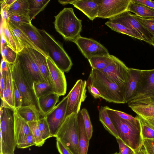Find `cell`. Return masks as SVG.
<instances>
[{"label": "cell", "instance_id": "cell-6", "mask_svg": "<svg viewBox=\"0 0 154 154\" xmlns=\"http://www.w3.org/2000/svg\"><path fill=\"white\" fill-rule=\"evenodd\" d=\"M78 114L73 113L66 117L54 136L72 154H79Z\"/></svg>", "mask_w": 154, "mask_h": 154}, {"label": "cell", "instance_id": "cell-31", "mask_svg": "<svg viewBox=\"0 0 154 154\" xmlns=\"http://www.w3.org/2000/svg\"><path fill=\"white\" fill-rule=\"evenodd\" d=\"M8 13L29 17L28 0H16L9 8Z\"/></svg>", "mask_w": 154, "mask_h": 154}, {"label": "cell", "instance_id": "cell-9", "mask_svg": "<svg viewBox=\"0 0 154 154\" xmlns=\"http://www.w3.org/2000/svg\"><path fill=\"white\" fill-rule=\"evenodd\" d=\"M130 101L154 103V69L142 70V76L137 94Z\"/></svg>", "mask_w": 154, "mask_h": 154}, {"label": "cell", "instance_id": "cell-49", "mask_svg": "<svg viewBox=\"0 0 154 154\" xmlns=\"http://www.w3.org/2000/svg\"><path fill=\"white\" fill-rule=\"evenodd\" d=\"M87 87L88 92L95 99H100L102 96L98 90L91 84L87 83Z\"/></svg>", "mask_w": 154, "mask_h": 154}, {"label": "cell", "instance_id": "cell-45", "mask_svg": "<svg viewBox=\"0 0 154 154\" xmlns=\"http://www.w3.org/2000/svg\"><path fill=\"white\" fill-rule=\"evenodd\" d=\"M9 20L18 23H31L29 18L23 16L8 13Z\"/></svg>", "mask_w": 154, "mask_h": 154}, {"label": "cell", "instance_id": "cell-38", "mask_svg": "<svg viewBox=\"0 0 154 154\" xmlns=\"http://www.w3.org/2000/svg\"><path fill=\"white\" fill-rule=\"evenodd\" d=\"M37 125L42 137L44 140L52 137L49 127L45 117L40 119L37 121Z\"/></svg>", "mask_w": 154, "mask_h": 154}, {"label": "cell", "instance_id": "cell-54", "mask_svg": "<svg viewBox=\"0 0 154 154\" xmlns=\"http://www.w3.org/2000/svg\"><path fill=\"white\" fill-rule=\"evenodd\" d=\"M7 45L3 32H2L1 34V50L5 46Z\"/></svg>", "mask_w": 154, "mask_h": 154}, {"label": "cell", "instance_id": "cell-47", "mask_svg": "<svg viewBox=\"0 0 154 154\" xmlns=\"http://www.w3.org/2000/svg\"><path fill=\"white\" fill-rule=\"evenodd\" d=\"M119 144L120 154H135V151L125 144L120 138H116Z\"/></svg>", "mask_w": 154, "mask_h": 154}, {"label": "cell", "instance_id": "cell-18", "mask_svg": "<svg viewBox=\"0 0 154 154\" xmlns=\"http://www.w3.org/2000/svg\"><path fill=\"white\" fill-rule=\"evenodd\" d=\"M128 103L142 120L154 129V103L130 101Z\"/></svg>", "mask_w": 154, "mask_h": 154}, {"label": "cell", "instance_id": "cell-40", "mask_svg": "<svg viewBox=\"0 0 154 154\" xmlns=\"http://www.w3.org/2000/svg\"><path fill=\"white\" fill-rule=\"evenodd\" d=\"M8 63H3L1 65L0 71V95L1 99L3 98V94L5 88L7 74L8 69Z\"/></svg>", "mask_w": 154, "mask_h": 154}, {"label": "cell", "instance_id": "cell-44", "mask_svg": "<svg viewBox=\"0 0 154 154\" xmlns=\"http://www.w3.org/2000/svg\"><path fill=\"white\" fill-rule=\"evenodd\" d=\"M35 138L32 134L28 135L21 141L18 144L17 147L18 148L24 149L32 146H35Z\"/></svg>", "mask_w": 154, "mask_h": 154}, {"label": "cell", "instance_id": "cell-23", "mask_svg": "<svg viewBox=\"0 0 154 154\" xmlns=\"http://www.w3.org/2000/svg\"><path fill=\"white\" fill-rule=\"evenodd\" d=\"M27 48L37 64L45 81L51 84L46 57L36 50L31 48Z\"/></svg>", "mask_w": 154, "mask_h": 154}, {"label": "cell", "instance_id": "cell-27", "mask_svg": "<svg viewBox=\"0 0 154 154\" xmlns=\"http://www.w3.org/2000/svg\"><path fill=\"white\" fill-rule=\"evenodd\" d=\"M127 11L135 15L146 18H154V9L134 2L131 0Z\"/></svg>", "mask_w": 154, "mask_h": 154}, {"label": "cell", "instance_id": "cell-43", "mask_svg": "<svg viewBox=\"0 0 154 154\" xmlns=\"http://www.w3.org/2000/svg\"><path fill=\"white\" fill-rule=\"evenodd\" d=\"M14 97L15 109L22 106L23 103V96L13 80Z\"/></svg>", "mask_w": 154, "mask_h": 154}, {"label": "cell", "instance_id": "cell-57", "mask_svg": "<svg viewBox=\"0 0 154 154\" xmlns=\"http://www.w3.org/2000/svg\"><path fill=\"white\" fill-rule=\"evenodd\" d=\"M120 154L119 153H118V152H116L114 154Z\"/></svg>", "mask_w": 154, "mask_h": 154}, {"label": "cell", "instance_id": "cell-37", "mask_svg": "<svg viewBox=\"0 0 154 154\" xmlns=\"http://www.w3.org/2000/svg\"><path fill=\"white\" fill-rule=\"evenodd\" d=\"M8 22H3L2 30L7 45L17 53L16 44L14 38L8 28L7 25Z\"/></svg>", "mask_w": 154, "mask_h": 154}, {"label": "cell", "instance_id": "cell-12", "mask_svg": "<svg viewBox=\"0 0 154 154\" xmlns=\"http://www.w3.org/2000/svg\"><path fill=\"white\" fill-rule=\"evenodd\" d=\"M129 69L122 61L116 57L110 65L100 71L124 91Z\"/></svg>", "mask_w": 154, "mask_h": 154}, {"label": "cell", "instance_id": "cell-55", "mask_svg": "<svg viewBox=\"0 0 154 154\" xmlns=\"http://www.w3.org/2000/svg\"><path fill=\"white\" fill-rule=\"evenodd\" d=\"M73 0H58L59 3L63 5H65L68 4H71L73 1Z\"/></svg>", "mask_w": 154, "mask_h": 154}, {"label": "cell", "instance_id": "cell-34", "mask_svg": "<svg viewBox=\"0 0 154 154\" xmlns=\"http://www.w3.org/2000/svg\"><path fill=\"white\" fill-rule=\"evenodd\" d=\"M33 89L38 99L42 96L54 93L51 85L45 81L34 82Z\"/></svg>", "mask_w": 154, "mask_h": 154}, {"label": "cell", "instance_id": "cell-32", "mask_svg": "<svg viewBox=\"0 0 154 154\" xmlns=\"http://www.w3.org/2000/svg\"><path fill=\"white\" fill-rule=\"evenodd\" d=\"M99 112V120L105 128L116 138H119L117 132L104 106H101Z\"/></svg>", "mask_w": 154, "mask_h": 154}, {"label": "cell", "instance_id": "cell-53", "mask_svg": "<svg viewBox=\"0 0 154 154\" xmlns=\"http://www.w3.org/2000/svg\"><path fill=\"white\" fill-rule=\"evenodd\" d=\"M16 0H1L0 1L1 7L6 5H12Z\"/></svg>", "mask_w": 154, "mask_h": 154}, {"label": "cell", "instance_id": "cell-51", "mask_svg": "<svg viewBox=\"0 0 154 154\" xmlns=\"http://www.w3.org/2000/svg\"><path fill=\"white\" fill-rule=\"evenodd\" d=\"M11 5H6L1 7V14L3 22H8L9 21L8 11Z\"/></svg>", "mask_w": 154, "mask_h": 154}, {"label": "cell", "instance_id": "cell-33", "mask_svg": "<svg viewBox=\"0 0 154 154\" xmlns=\"http://www.w3.org/2000/svg\"><path fill=\"white\" fill-rule=\"evenodd\" d=\"M29 3V17L30 21L48 5L50 0H28Z\"/></svg>", "mask_w": 154, "mask_h": 154}, {"label": "cell", "instance_id": "cell-25", "mask_svg": "<svg viewBox=\"0 0 154 154\" xmlns=\"http://www.w3.org/2000/svg\"><path fill=\"white\" fill-rule=\"evenodd\" d=\"M11 64L8 63L6 85L3 94V100L10 106L15 108L14 97L13 79Z\"/></svg>", "mask_w": 154, "mask_h": 154}, {"label": "cell", "instance_id": "cell-59", "mask_svg": "<svg viewBox=\"0 0 154 154\" xmlns=\"http://www.w3.org/2000/svg\"><path fill=\"white\" fill-rule=\"evenodd\" d=\"M144 154H146L145 152H144Z\"/></svg>", "mask_w": 154, "mask_h": 154}, {"label": "cell", "instance_id": "cell-24", "mask_svg": "<svg viewBox=\"0 0 154 154\" xmlns=\"http://www.w3.org/2000/svg\"><path fill=\"white\" fill-rule=\"evenodd\" d=\"M59 96L53 93L42 96L38 99L40 113L42 117L51 111L58 102Z\"/></svg>", "mask_w": 154, "mask_h": 154}, {"label": "cell", "instance_id": "cell-20", "mask_svg": "<svg viewBox=\"0 0 154 154\" xmlns=\"http://www.w3.org/2000/svg\"><path fill=\"white\" fill-rule=\"evenodd\" d=\"M7 25L16 43L17 53L24 48L33 49L39 52L28 36L19 28L9 20Z\"/></svg>", "mask_w": 154, "mask_h": 154}, {"label": "cell", "instance_id": "cell-39", "mask_svg": "<svg viewBox=\"0 0 154 154\" xmlns=\"http://www.w3.org/2000/svg\"><path fill=\"white\" fill-rule=\"evenodd\" d=\"M80 112L83 117L84 126L88 138L90 140L92 135L93 129L89 113L85 108L82 109Z\"/></svg>", "mask_w": 154, "mask_h": 154}, {"label": "cell", "instance_id": "cell-42", "mask_svg": "<svg viewBox=\"0 0 154 154\" xmlns=\"http://www.w3.org/2000/svg\"><path fill=\"white\" fill-rule=\"evenodd\" d=\"M143 139H154V129L140 119Z\"/></svg>", "mask_w": 154, "mask_h": 154}, {"label": "cell", "instance_id": "cell-17", "mask_svg": "<svg viewBox=\"0 0 154 154\" xmlns=\"http://www.w3.org/2000/svg\"><path fill=\"white\" fill-rule=\"evenodd\" d=\"M11 22L19 28L28 36L40 53L46 57H49V53L46 44L39 29L33 26L32 23H18Z\"/></svg>", "mask_w": 154, "mask_h": 154}, {"label": "cell", "instance_id": "cell-3", "mask_svg": "<svg viewBox=\"0 0 154 154\" xmlns=\"http://www.w3.org/2000/svg\"><path fill=\"white\" fill-rule=\"evenodd\" d=\"M86 82L95 87L106 101L125 103L124 90L100 70L91 69Z\"/></svg>", "mask_w": 154, "mask_h": 154}, {"label": "cell", "instance_id": "cell-1", "mask_svg": "<svg viewBox=\"0 0 154 154\" xmlns=\"http://www.w3.org/2000/svg\"><path fill=\"white\" fill-rule=\"evenodd\" d=\"M104 107L117 132L119 138L135 152L140 149L143 142L140 118L137 116L136 120H126L116 115L109 107Z\"/></svg>", "mask_w": 154, "mask_h": 154}, {"label": "cell", "instance_id": "cell-58", "mask_svg": "<svg viewBox=\"0 0 154 154\" xmlns=\"http://www.w3.org/2000/svg\"><path fill=\"white\" fill-rule=\"evenodd\" d=\"M150 18L154 20V18Z\"/></svg>", "mask_w": 154, "mask_h": 154}, {"label": "cell", "instance_id": "cell-52", "mask_svg": "<svg viewBox=\"0 0 154 154\" xmlns=\"http://www.w3.org/2000/svg\"><path fill=\"white\" fill-rule=\"evenodd\" d=\"M133 2L154 9L153 1L150 0H131Z\"/></svg>", "mask_w": 154, "mask_h": 154}, {"label": "cell", "instance_id": "cell-35", "mask_svg": "<svg viewBox=\"0 0 154 154\" xmlns=\"http://www.w3.org/2000/svg\"><path fill=\"white\" fill-rule=\"evenodd\" d=\"M37 121L27 122L35 138L36 143L35 146L40 147L44 144L45 141L42 137L38 126Z\"/></svg>", "mask_w": 154, "mask_h": 154}, {"label": "cell", "instance_id": "cell-8", "mask_svg": "<svg viewBox=\"0 0 154 154\" xmlns=\"http://www.w3.org/2000/svg\"><path fill=\"white\" fill-rule=\"evenodd\" d=\"M86 81L79 79L76 81L68 94L66 117L73 113L78 114L82 102L87 97Z\"/></svg>", "mask_w": 154, "mask_h": 154}, {"label": "cell", "instance_id": "cell-28", "mask_svg": "<svg viewBox=\"0 0 154 154\" xmlns=\"http://www.w3.org/2000/svg\"><path fill=\"white\" fill-rule=\"evenodd\" d=\"M15 109L18 114L27 122L37 121L43 118L35 108L30 106H21Z\"/></svg>", "mask_w": 154, "mask_h": 154}, {"label": "cell", "instance_id": "cell-2", "mask_svg": "<svg viewBox=\"0 0 154 154\" xmlns=\"http://www.w3.org/2000/svg\"><path fill=\"white\" fill-rule=\"evenodd\" d=\"M1 100L0 109V154H14L17 145L14 129L15 109Z\"/></svg>", "mask_w": 154, "mask_h": 154}, {"label": "cell", "instance_id": "cell-11", "mask_svg": "<svg viewBox=\"0 0 154 154\" xmlns=\"http://www.w3.org/2000/svg\"><path fill=\"white\" fill-rule=\"evenodd\" d=\"M72 42L75 43L82 54L88 60L96 56L109 54L105 47L93 39L80 35Z\"/></svg>", "mask_w": 154, "mask_h": 154}, {"label": "cell", "instance_id": "cell-46", "mask_svg": "<svg viewBox=\"0 0 154 154\" xmlns=\"http://www.w3.org/2000/svg\"><path fill=\"white\" fill-rule=\"evenodd\" d=\"M142 148L146 154H154V139H143Z\"/></svg>", "mask_w": 154, "mask_h": 154}, {"label": "cell", "instance_id": "cell-50", "mask_svg": "<svg viewBox=\"0 0 154 154\" xmlns=\"http://www.w3.org/2000/svg\"><path fill=\"white\" fill-rule=\"evenodd\" d=\"M56 146L60 154H72L71 152L58 140H57Z\"/></svg>", "mask_w": 154, "mask_h": 154}, {"label": "cell", "instance_id": "cell-29", "mask_svg": "<svg viewBox=\"0 0 154 154\" xmlns=\"http://www.w3.org/2000/svg\"><path fill=\"white\" fill-rule=\"evenodd\" d=\"M115 57L109 54L94 57L88 60L91 69L101 70L110 65Z\"/></svg>", "mask_w": 154, "mask_h": 154}, {"label": "cell", "instance_id": "cell-62", "mask_svg": "<svg viewBox=\"0 0 154 154\" xmlns=\"http://www.w3.org/2000/svg\"></svg>", "mask_w": 154, "mask_h": 154}, {"label": "cell", "instance_id": "cell-48", "mask_svg": "<svg viewBox=\"0 0 154 154\" xmlns=\"http://www.w3.org/2000/svg\"><path fill=\"white\" fill-rule=\"evenodd\" d=\"M113 112L121 119L127 121H131L136 120L138 116L134 117L131 115L123 112L112 109Z\"/></svg>", "mask_w": 154, "mask_h": 154}, {"label": "cell", "instance_id": "cell-7", "mask_svg": "<svg viewBox=\"0 0 154 154\" xmlns=\"http://www.w3.org/2000/svg\"><path fill=\"white\" fill-rule=\"evenodd\" d=\"M39 30L46 44L49 57L62 71L64 72H69L72 63L62 45L44 29Z\"/></svg>", "mask_w": 154, "mask_h": 154}, {"label": "cell", "instance_id": "cell-26", "mask_svg": "<svg viewBox=\"0 0 154 154\" xmlns=\"http://www.w3.org/2000/svg\"><path fill=\"white\" fill-rule=\"evenodd\" d=\"M78 122L79 154H87L90 140L88 138L80 112L78 114Z\"/></svg>", "mask_w": 154, "mask_h": 154}, {"label": "cell", "instance_id": "cell-13", "mask_svg": "<svg viewBox=\"0 0 154 154\" xmlns=\"http://www.w3.org/2000/svg\"><path fill=\"white\" fill-rule=\"evenodd\" d=\"M109 21L121 23L137 32L142 37L143 41L151 45L153 36L130 12L126 11L117 17L109 19Z\"/></svg>", "mask_w": 154, "mask_h": 154}, {"label": "cell", "instance_id": "cell-19", "mask_svg": "<svg viewBox=\"0 0 154 154\" xmlns=\"http://www.w3.org/2000/svg\"><path fill=\"white\" fill-rule=\"evenodd\" d=\"M142 76V70L129 68L128 74L124 89L125 103H128L136 96Z\"/></svg>", "mask_w": 154, "mask_h": 154}, {"label": "cell", "instance_id": "cell-10", "mask_svg": "<svg viewBox=\"0 0 154 154\" xmlns=\"http://www.w3.org/2000/svg\"><path fill=\"white\" fill-rule=\"evenodd\" d=\"M131 0H97L98 17L110 19L127 11Z\"/></svg>", "mask_w": 154, "mask_h": 154}, {"label": "cell", "instance_id": "cell-41", "mask_svg": "<svg viewBox=\"0 0 154 154\" xmlns=\"http://www.w3.org/2000/svg\"><path fill=\"white\" fill-rule=\"evenodd\" d=\"M133 15L150 34L154 36V20L142 18L135 15Z\"/></svg>", "mask_w": 154, "mask_h": 154}, {"label": "cell", "instance_id": "cell-16", "mask_svg": "<svg viewBox=\"0 0 154 154\" xmlns=\"http://www.w3.org/2000/svg\"><path fill=\"white\" fill-rule=\"evenodd\" d=\"M51 84L54 93L63 96L67 90V82L64 72L60 69L49 57H46Z\"/></svg>", "mask_w": 154, "mask_h": 154}, {"label": "cell", "instance_id": "cell-30", "mask_svg": "<svg viewBox=\"0 0 154 154\" xmlns=\"http://www.w3.org/2000/svg\"><path fill=\"white\" fill-rule=\"evenodd\" d=\"M105 24L113 31L143 41L142 37L137 32L122 24L109 20L106 22Z\"/></svg>", "mask_w": 154, "mask_h": 154}, {"label": "cell", "instance_id": "cell-60", "mask_svg": "<svg viewBox=\"0 0 154 154\" xmlns=\"http://www.w3.org/2000/svg\"><path fill=\"white\" fill-rule=\"evenodd\" d=\"M153 4H154V1H153Z\"/></svg>", "mask_w": 154, "mask_h": 154}, {"label": "cell", "instance_id": "cell-5", "mask_svg": "<svg viewBox=\"0 0 154 154\" xmlns=\"http://www.w3.org/2000/svg\"><path fill=\"white\" fill-rule=\"evenodd\" d=\"M11 66L13 80L23 97L22 106H31L40 114L38 100L35 93L33 85L29 80L24 71L18 54L16 61L11 64Z\"/></svg>", "mask_w": 154, "mask_h": 154}, {"label": "cell", "instance_id": "cell-4", "mask_svg": "<svg viewBox=\"0 0 154 154\" xmlns=\"http://www.w3.org/2000/svg\"><path fill=\"white\" fill-rule=\"evenodd\" d=\"M54 17L55 28L65 40L72 42L80 35L82 20L76 17L72 8H64Z\"/></svg>", "mask_w": 154, "mask_h": 154}, {"label": "cell", "instance_id": "cell-22", "mask_svg": "<svg viewBox=\"0 0 154 154\" xmlns=\"http://www.w3.org/2000/svg\"><path fill=\"white\" fill-rule=\"evenodd\" d=\"M14 129L17 145L28 135L32 134L27 122L18 114L16 110L14 114Z\"/></svg>", "mask_w": 154, "mask_h": 154}, {"label": "cell", "instance_id": "cell-61", "mask_svg": "<svg viewBox=\"0 0 154 154\" xmlns=\"http://www.w3.org/2000/svg\"></svg>", "mask_w": 154, "mask_h": 154}, {"label": "cell", "instance_id": "cell-56", "mask_svg": "<svg viewBox=\"0 0 154 154\" xmlns=\"http://www.w3.org/2000/svg\"><path fill=\"white\" fill-rule=\"evenodd\" d=\"M151 45H152L154 48V36H153L152 38Z\"/></svg>", "mask_w": 154, "mask_h": 154}, {"label": "cell", "instance_id": "cell-21", "mask_svg": "<svg viewBox=\"0 0 154 154\" xmlns=\"http://www.w3.org/2000/svg\"><path fill=\"white\" fill-rule=\"evenodd\" d=\"M71 4L82 12L91 20L98 17L97 0H73Z\"/></svg>", "mask_w": 154, "mask_h": 154}, {"label": "cell", "instance_id": "cell-14", "mask_svg": "<svg viewBox=\"0 0 154 154\" xmlns=\"http://www.w3.org/2000/svg\"><path fill=\"white\" fill-rule=\"evenodd\" d=\"M24 71L31 82L45 81L27 48H24L17 53Z\"/></svg>", "mask_w": 154, "mask_h": 154}, {"label": "cell", "instance_id": "cell-15", "mask_svg": "<svg viewBox=\"0 0 154 154\" xmlns=\"http://www.w3.org/2000/svg\"><path fill=\"white\" fill-rule=\"evenodd\" d=\"M68 95L45 116L52 137H54L66 118Z\"/></svg>", "mask_w": 154, "mask_h": 154}, {"label": "cell", "instance_id": "cell-36", "mask_svg": "<svg viewBox=\"0 0 154 154\" xmlns=\"http://www.w3.org/2000/svg\"><path fill=\"white\" fill-rule=\"evenodd\" d=\"M1 53L2 59L10 64L14 63L17 59V53L8 45L4 47L1 50Z\"/></svg>", "mask_w": 154, "mask_h": 154}]
</instances>
